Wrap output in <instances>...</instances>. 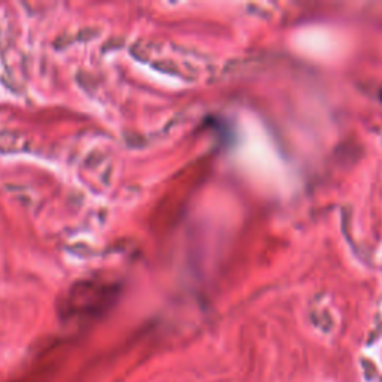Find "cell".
I'll return each instance as SVG.
<instances>
[{
    "label": "cell",
    "mask_w": 382,
    "mask_h": 382,
    "mask_svg": "<svg viewBox=\"0 0 382 382\" xmlns=\"http://www.w3.org/2000/svg\"><path fill=\"white\" fill-rule=\"evenodd\" d=\"M381 99H382V91H381Z\"/></svg>",
    "instance_id": "cell-1"
}]
</instances>
